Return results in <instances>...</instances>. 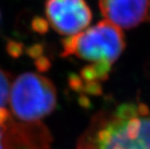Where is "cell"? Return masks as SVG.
<instances>
[{"label": "cell", "instance_id": "cell-1", "mask_svg": "<svg viewBox=\"0 0 150 149\" xmlns=\"http://www.w3.org/2000/svg\"><path fill=\"white\" fill-rule=\"evenodd\" d=\"M76 149H150V109L123 103L92 117Z\"/></svg>", "mask_w": 150, "mask_h": 149}, {"label": "cell", "instance_id": "cell-2", "mask_svg": "<svg viewBox=\"0 0 150 149\" xmlns=\"http://www.w3.org/2000/svg\"><path fill=\"white\" fill-rule=\"evenodd\" d=\"M62 45L63 56H74L88 63L72 85L97 93L122 53L125 38L119 27L104 20L81 33L67 37Z\"/></svg>", "mask_w": 150, "mask_h": 149}, {"label": "cell", "instance_id": "cell-3", "mask_svg": "<svg viewBox=\"0 0 150 149\" xmlns=\"http://www.w3.org/2000/svg\"><path fill=\"white\" fill-rule=\"evenodd\" d=\"M12 114L22 123H37L55 109L57 93L49 78L37 73H23L11 86Z\"/></svg>", "mask_w": 150, "mask_h": 149}, {"label": "cell", "instance_id": "cell-4", "mask_svg": "<svg viewBox=\"0 0 150 149\" xmlns=\"http://www.w3.org/2000/svg\"><path fill=\"white\" fill-rule=\"evenodd\" d=\"M45 13L52 29L67 37L82 32L92 20L85 0H47Z\"/></svg>", "mask_w": 150, "mask_h": 149}, {"label": "cell", "instance_id": "cell-5", "mask_svg": "<svg viewBox=\"0 0 150 149\" xmlns=\"http://www.w3.org/2000/svg\"><path fill=\"white\" fill-rule=\"evenodd\" d=\"M99 7L106 20L120 29H130L146 18L150 0H99Z\"/></svg>", "mask_w": 150, "mask_h": 149}, {"label": "cell", "instance_id": "cell-6", "mask_svg": "<svg viewBox=\"0 0 150 149\" xmlns=\"http://www.w3.org/2000/svg\"><path fill=\"white\" fill-rule=\"evenodd\" d=\"M50 133L42 123H22L12 117L5 124V149H50Z\"/></svg>", "mask_w": 150, "mask_h": 149}, {"label": "cell", "instance_id": "cell-7", "mask_svg": "<svg viewBox=\"0 0 150 149\" xmlns=\"http://www.w3.org/2000/svg\"><path fill=\"white\" fill-rule=\"evenodd\" d=\"M11 91V80L10 76L0 67V109H5L8 103Z\"/></svg>", "mask_w": 150, "mask_h": 149}, {"label": "cell", "instance_id": "cell-8", "mask_svg": "<svg viewBox=\"0 0 150 149\" xmlns=\"http://www.w3.org/2000/svg\"><path fill=\"white\" fill-rule=\"evenodd\" d=\"M5 124L0 125V149H5Z\"/></svg>", "mask_w": 150, "mask_h": 149}]
</instances>
